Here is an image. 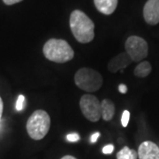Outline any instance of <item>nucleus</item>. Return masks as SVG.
Masks as SVG:
<instances>
[{"instance_id":"2eb2a0df","label":"nucleus","mask_w":159,"mask_h":159,"mask_svg":"<svg viewBox=\"0 0 159 159\" xmlns=\"http://www.w3.org/2000/svg\"><path fill=\"white\" fill-rule=\"evenodd\" d=\"M24 102H25V97L22 96V95L19 96L17 102H16V110L17 111H21L22 110Z\"/></svg>"},{"instance_id":"20e7f679","label":"nucleus","mask_w":159,"mask_h":159,"mask_svg":"<svg viewBox=\"0 0 159 159\" xmlns=\"http://www.w3.org/2000/svg\"><path fill=\"white\" fill-rule=\"evenodd\" d=\"M74 82L81 90L92 93L101 89L103 79L99 72L94 69L84 67L76 72L74 75Z\"/></svg>"},{"instance_id":"dca6fc26","label":"nucleus","mask_w":159,"mask_h":159,"mask_svg":"<svg viewBox=\"0 0 159 159\" xmlns=\"http://www.w3.org/2000/svg\"><path fill=\"white\" fill-rule=\"evenodd\" d=\"M66 139H67V141L69 142H78L80 140V135L78 134H76V133H74V134H69L68 135L66 136Z\"/></svg>"},{"instance_id":"9b49d317","label":"nucleus","mask_w":159,"mask_h":159,"mask_svg":"<svg viewBox=\"0 0 159 159\" xmlns=\"http://www.w3.org/2000/svg\"><path fill=\"white\" fill-rule=\"evenodd\" d=\"M101 114L104 121H111L115 114V105L111 100L104 99L101 102Z\"/></svg>"},{"instance_id":"ddd939ff","label":"nucleus","mask_w":159,"mask_h":159,"mask_svg":"<svg viewBox=\"0 0 159 159\" xmlns=\"http://www.w3.org/2000/svg\"><path fill=\"white\" fill-rule=\"evenodd\" d=\"M138 152L134 149H130L128 147H124L117 154V159H137Z\"/></svg>"},{"instance_id":"412c9836","label":"nucleus","mask_w":159,"mask_h":159,"mask_svg":"<svg viewBox=\"0 0 159 159\" xmlns=\"http://www.w3.org/2000/svg\"><path fill=\"white\" fill-rule=\"evenodd\" d=\"M3 107H4V104H3V101L0 97V119L2 117V114H3Z\"/></svg>"},{"instance_id":"9d476101","label":"nucleus","mask_w":159,"mask_h":159,"mask_svg":"<svg viewBox=\"0 0 159 159\" xmlns=\"http://www.w3.org/2000/svg\"><path fill=\"white\" fill-rule=\"evenodd\" d=\"M94 4L96 8L101 13L110 15L116 10L118 6V0H94Z\"/></svg>"},{"instance_id":"0eeeda50","label":"nucleus","mask_w":159,"mask_h":159,"mask_svg":"<svg viewBox=\"0 0 159 159\" xmlns=\"http://www.w3.org/2000/svg\"><path fill=\"white\" fill-rule=\"evenodd\" d=\"M143 17L149 25L159 23V0H148L143 8Z\"/></svg>"},{"instance_id":"1a4fd4ad","label":"nucleus","mask_w":159,"mask_h":159,"mask_svg":"<svg viewBox=\"0 0 159 159\" xmlns=\"http://www.w3.org/2000/svg\"><path fill=\"white\" fill-rule=\"evenodd\" d=\"M139 159H159V148L154 142H142L138 149Z\"/></svg>"},{"instance_id":"f3484780","label":"nucleus","mask_w":159,"mask_h":159,"mask_svg":"<svg viewBox=\"0 0 159 159\" xmlns=\"http://www.w3.org/2000/svg\"><path fill=\"white\" fill-rule=\"evenodd\" d=\"M114 150V146L112 144H108L102 148V153L103 154H111Z\"/></svg>"},{"instance_id":"a211bd4d","label":"nucleus","mask_w":159,"mask_h":159,"mask_svg":"<svg viewBox=\"0 0 159 159\" xmlns=\"http://www.w3.org/2000/svg\"><path fill=\"white\" fill-rule=\"evenodd\" d=\"M23 0H3V2L7 5V6H11V5H14V4H17V3H20Z\"/></svg>"},{"instance_id":"7ed1b4c3","label":"nucleus","mask_w":159,"mask_h":159,"mask_svg":"<svg viewBox=\"0 0 159 159\" xmlns=\"http://www.w3.org/2000/svg\"><path fill=\"white\" fill-rule=\"evenodd\" d=\"M51 127V118L43 110H37L29 117L27 122V132L33 140L43 139Z\"/></svg>"},{"instance_id":"39448f33","label":"nucleus","mask_w":159,"mask_h":159,"mask_svg":"<svg viewBox=\"0 0 159 159\" xmlns=\"http://www.w3.org/2000/svg\"><path fill=\"white\" fill-rule=\"evenodd\" d=\"M125 48V52L132 58L133 62L142 61L148 54V43L137 35H132L126 39Z\"/></svg>"},{"instance_id":"f257e3e1","label":"nucleus","mask_w":159,"mask_h":159,"mask_svg":"<svg viewBox=\"0 0 159 159\" xmlns=\"http://www.w3.org/2000/svg\"><path fill=\"white\" fill-rule=\"evenodd\" d=\"M70 29L80 43H89L95 37V24L80 10H74L70 15Z\"/></svg>"},{"instance_id":"f8f14e48","label":"nucleus","mask_w":159,"mask_h":159,"mask_svg":"<svg viewBox=\"0 0 159 159\" xmlns=\"http://www.w3.org/2000/svg\"><path fill=\"white\" fill-rule=\"evenodd\" d=\"M151 70L152 67L150 63L148 61H142L134 68V74L139 78H144L149 75V74L151 73Z\"/></svg>"},{"instance_id":"4be33fe9","label":"nucleus","mask_w":159,"mask_h":159,"mask_svg":"<svg viewBox=\"0 0 159 159\" xmlns=\"http://www.w3.org/2000/svg\"><path fill=\"white\" fill-rule=\"evenodd\" d=\"M61 159H77V158H75L74 157H72V156H65V157H63Z\"/></svg>"},{"instance_id":"423d86ee","label":"nucleus","mask_w":159,"mask_h":159,"mask_svg":"<svg viewBox=\"0 0 159 159\" xmlns=\"http://www.w3.org/2000/svg\"><path fill=\"white\" fill-rule=\"evenodd\" d=\"M80 108L84 117L91 122H97L102 117L101 102L94 95H83L80 100Z\"/></svg>"},{"instance_id":"4468645a","label":"nucleus","mask_w":159,"mask_h":159,"mask_svg":"<svg viewBox=\"0 0 159 159\" xmlns=\"http://www.w3.org/2000/svg\"><path fill=\"white\" fill-rule=\"evenodd\" d=\"M129 119H130V112L128 111H124L122 117H121V124L124 127H126L128 123H129Z\"/></svg>"},{"instance_id":"6e6552de","label":"nucleus","mask_w":159,"mask_h":159,"mask_svg":"<svg viewBox=\"0 0 159 159\" xmlns=\"http://www.w3.org/2000/svg\"><path fill=\"white\" fill-rule=\"evenodd\" d=\"M133 62L132 58L126 52H122L117 55L116 57H112L108 64V70L111 73H117L120 70H123L128 66H130Z\"/></svg>"},{"instance_id":"6ab92c4d","label":"nucleus","mask_w":159,"mask_h":159,"mask_svg":"<svg viewBox=\"0 0 159 159\" xmlns=\"http://www.w3.org/2000/svg\"><path fill=\"white\" fill-rule=\"evenodd\" d=\"M119 90L121 94H125L127 92V87L125 84H120L119 86Z\"/></svg>"},{"instance_id":"f03ea898","label":"nucleus","mask_w":159,"mask_h":159,"mask_svg":"<svg viewBox=\"0 0 159 159\" xmlns=\"http://www.w3.org/2000/svg\"><path fill=\"white\" fill-rule=\"evenodd\" d=\"M44 57L52 62L66 63L74 58V51L66 41L52 38L47 41L43 46Z\"/></svg>"},{"instance_id":"aec40b11","label":"nucleus","mask_w":159,"mask_h":159,"mask_svg":"<svg viewBox=\"0 0 159 159\" xmlns=\"http://www.w3.org/2000/svg\"><path fill=\"white\" fill-rule=\"evenodd\" d=\"M99 136H100V133H98V132L95 133V134H93L91 135V142L95 143V142L97 141V139L99 138Z\"/></svg>"}]
</instances>
